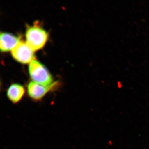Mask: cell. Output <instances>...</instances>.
<instances>
[{"label":"cell","instance_id":"obj_1","mask_svg":"<svg viewBox=\"0 0 149 149\" xmlns=\"http://www.w3.org/2000/svg\"><path fill=\"white\" fill-rule=\"evenodd\" d=\"M26 42L33 51L41 49L47 41V32L39 25L28 26L26 33Z\"/></svg>","mask_w":149,"mask_h":149},{"label":"cell","instance_id":"obj_3","mask_svg":"<svg viewBox=\"0 0 149 149\" xmlns=\"http://www.w3.org/2000/svg\"><path fill=\"white\" fill-rule=\"evenodd\" d=\"M11 53L16 61L23 64H28L35 59L34 51L23 41H20L17 44Z\"/></svg>","mask_w":149,"mask_h":149},{"label":"cell","instance_id":"obj_7","mask_svg":"<svg viewBox=\"0 0 149 149\" xmlns=\"http://www.w3.org/2000/svg\"><path fill=\"white\" fill-rule=\"evenodd\" d=\"M117 85H118V87L119 88H120L121 87H122V84H121L120 81L117 82Z\"/></svg>","mask_w":149,"mask_h":149},{"label":"cell","instance_id":"obj_5","mask_svg":"<svg viewBox=\"0 0 149 149\" xmlns=\"http://www.w3.org/2000/svg\"><path fill=\"white\" fill-rule=\"evenodd\" d=\"M20 37L12 33L1 32L0 35V48L1 51L6 52L13 49L20 41Z\"/></svg>","mask_w":149,"mask_h":149},{"label":"cell","instance_id":"obj_2","mask_svg":"<svg viewBox=\"0 0 149 149\" xmlns=\"http://www.w3.org/2000/svg\"><path fill=\"white\" fill-rule=\"evenodd\" d=\"M29 70L33 82L45 86L54 83L53 77L47 68L35 59L30 63Z\"/></svg>","mask_w":149,"mask_h":149},{"label":"cell","instance_id":"obj_6","mask_svg":"<svg viewBox=\"0 0 149 149\" xmlns=\"http://www.w3.org/2000/svg\"><path fill=\"white\" fill-rule=\"evenodd\" d=\"M25 89L23 85L14 83L9 86L7 91V96L9 100L14 104L21 100L25 95Z\"/></svg>","mask_w":149,"mask_h":149},{"label":"cell","instance_id":"obj_4","mask_svg":"<svg viewBox=\"0 0 149 149\" xmlns=\"http://www.w3.org/2000/svg\"><path fill=\"white\" fill-rule=\"evenodd\" d=\"M58 82L56 81L48 86L40 84L33 81L28 84L27 92L28 95L32 99L36 100H42L50 91L56 88L59 86Z\"/></svg>","mask_w":149,"mask_h":149}]
</instances>
